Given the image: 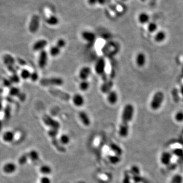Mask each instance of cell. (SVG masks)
<instances>
[{
    "label": "cell",
    "mask_w": 183,
    "mask_h": 183,
    "mask_svg": "<svg viewBox=\"0 0 183 183\" xmlns=\"http://www.w3.org/2000/svg\"><path fill=\"white\" fill-rule=\"evenodd\" d=\"M134 108L131 104L125 106L122 114L121 124L120 125L119 133L120 136L125 138L128 135L129 127V124L132 121L134 116Z\"/></svg>",
    "instance_id": "1"
},
{
    "label": "cell",
    "mask_w": 183,
    "mask_h": 183,
    "mask_svg": "<svg viewBox=\"0 0 183 183\" xmlns=\"http://www.w3.org/2000/svg\"><path fill=\"white\" fill-rule=\"evenodd\" d=\"M164 94L162 91H158L154 94L151 101L150 107L153 110L159 109L164 100Z\"/></svg>",
    "instance_id": "2"
},
{
    "label": "cell",
    "mask_w": 183,
    "mask_h": 183,
    "mask_svg": "<svg viewBox=\"0 0 183 183\" xmlns=\"http://www.w3.org/2000/svg\"><path fill=\"white\" fill-rule=\"evenodd\" d=\"M40 83L43 86H60L63 85L64 80L60 77L45 78L41 80Z\"/></svg>",
    "instance_id": "3"
},
{
    "label": "cell",
    "mask_w": 183,
    "mask_h": 183,
    "mask_svg": "<svg viewBox=\"0 0 183 183\" xmlns=\"http://www.w3.org/2000/svg\"><path fill=\"white\" fill-rule=\"evenodd\" d=\"M40 26V17L37 15H34L29 26V29L32 33H35L37 32Z\"/></svg>",
    "instance_id": "4"
},
{
    "label": "cell",
    "mask_w": 183,
    "mask_h": 183,
    "mask_svg": "<svg viewBox=\"0 0 183 183\" xmlns=\"http://www.w3.org/2000/svg\"><path fill=\"white\" fill-rule=\"evenodd\" d=\"M49 92L52 95L55 97H58L59 98L64 100V101H68L71 99V96L69 94L59 90L56 89H51L49 90Z\"/></svg>",
    "instance_id": "5"
},
{
    "label": "cell",
    "mask_w": 183,
    "mask_h": 183,
    "mask_svg": "<svg viewBox=\"0 0 183 183\" xmlns=\"http://www.w3.org/2000/svg\"><path fill=\"white\" fill-rule=\"evenodd\" d=\"M43 122L46 126L50 128L59 130L60 128V124L48 115H45L43 117Z\"/></svg>",
    "instance_id": "6"
},
{
    "label": "cell",
    "mask_w": 183,
    "mask_h": 183,
    "mask_svg": "<svg viewBox=\"0 0 183 183\" xmlns=\"http://www.w3.org/2000/svg\"><path fill=\"white\" fill-rule=\"evenodd\" d=\"M106 61L103 58H101L96 64L95 71L98 75L101 76L106 73Z\"/></svg>",
    "instance_id": "7"
},
{
    "label": "cell",
    "mask_w": 183,
    "mask_h": 183,
    "mask_svg": "<svg viewBox=\"0 0 183 183\" xmlns=\"http://www.w3.org/2000/svg\"><path fill=\"white\" fill-rule=\"evenodd\" d=\"M172 158L173 155L171 153L168 151H164L161 153L160 157L161 163L165 166L168 165L171 163Z\"/></svg>",
    "instance_id": "8"
},
{
    "label": "cell",
    "mask_w": 183,
    "mask_h": 183,
    "mask_svg": "<svg viewBox=\"0 0 183 183\" xmlns=\"http://www.w3.org/2000/svg\"><path fill=\"white\" fill-rule=\"evenodd\" d=\"M48 61L47 53L45 50H43L40 52L38 59V65L40 68H44L46 66Z\"/></svg>",
    "instance_id": "9"
},
{
    "label": "cell",
    "mask_w": 183,
    "mask_h": 183,
    "mask_svg": "<svg viewBox=\"0 0 183 183\" xmlns=\"http://www.w3.org/2000/svg\"><path fill=\"white\" fill-rule=\"evenodd\" d=\"M114 86V82L111 80H107L104 81V83L101 86V91L103 93L108 94L111 91Z\"/></svg>",
    "instance_id": "10"
},
{
    "label": "cell",
    "mask_w": 183,
    "mask_h": 183,
    "mask_svg": "<svg viewBox=\"0 0 183 183\" xmlns=\"http://www.w3.org/2000/svg\"><path fill=\"white\" fill-rule=\"evenodd\" d=\"M91 73V69L89 67H83L82 68L80 73L79 76L82 80H86L90 76Z\"/></svg>",
    "instance_id": "11"
},
{
    "label": "cell",
    "mask_w": 183,
    "mask_h": 183,
    "mask_svg": "<svg viewBox=\"0 0 183 183\" xmlns=\"http://www.w3.org/2000/svg\"><path fill=\"white\" fill-rule=\"evenodd\" d=\"M17 167L15 164L12 162L7 163L4 165L3 170L7 174H12L15 172Z\"/></svg>",
    "instance_id": "12"
},
{
    "label": "cell",
    "mask_w": 183,
    "mask_h": 183,
    "mask_svg": "<svg viewBox=\"0 0 183 183\" xmlns=\"http://www.w3.org/2000/svg\"><path fill=\"white\" fill-rule=\"evenodd\" d=\"M81 36L84 40L90 43L94 42L96 39V35L92 32L85 31L81 33Z\"/></svg>",
    "instance_id": "13"
},
{
    "label": "cell",
    "mask_w": 183,
    "mask_h": 183,
    "mask_svg": "<svg viewBox=\"0 0 183 183\" xmlns=\"http://www.w3.org/2000/svg\"><path fill=\"white\" fill-rule=\"evenodd\" d=\"M47 45V42L44 39H41L36 42L33 46V50L35 51H42Z\"/></svg>",
    "instance_id": "14"
},
{
    "label": "cell",
    "mask_w": 183,
    "mask_h": 183,
    "mask_svg": "<svg viewBox=\"0 0 183 183\" xmlns=\"http://www.w3.org/2000/svg\"><path fill=\"white\" fill-rule=\"evenodd\" d=\"M72 100L74 104L77 107H81L85 103L84 98L79 94H75L73 97Z\"/></svg>",
    "instance_id": "15"
},
{
    "label": "cell",
    "mask_w": 183,
    "mask_h": 183,
    "mask_svg": "<svg viewBox=\"0 0 183 183\" xmlns=\"http://www.w3.org/2000/svg\"><path fill=\"white\" fill-rule=\"evenodd\" d=\"M79 117L82 123L84 125L89 126L91 124V120L90 117L86 112L83 111H81L79 113Z\"/></svg>",
    "instance_id": "16"
},
{
    "label": "cell",
    "mask_w": 183,
    "mask_h": 183,
    "mask_svg": "<svg viewBox=\"0 0 183 183\" xmlns=\"http://www.w3.org/2000/svg\"><path fill=\"white\" fill-rule=\"evenodd\" d=\"M137 65L139 67H142L145 66L146 63V57L143 52H139L137 54L136 58Z\"/></svg>",
    "instance_id": "17"
},
{
    "label": "cell",
    "mask_w": 183,
    "mask_h": 183,
    "mask_svg": "<svg viewBox=\"0 0 183 183\" xmlns=\"http://www.w3.org/2000/svg\"><path fill=\"white\" fill-rule=\"evenodd\" d=\"M107 100L111 104H115L118 100V96L117 93L114 91H111L107 94Z\"/></svg>",
    "instance_id": "18"
},
{
    "label": "cell",
    "mask_w": 183,
    "mask_h": 183,
    "mask_svg": "<svg viewBox=\"0 0 183 183\" xmlns=\"http://www.w3.org/2000/svg\"><path fill=\"white\" fill-rule=\"evenodd\" d=\"M3 61L4 64L7 66L14 65L15 62V60L12 55L9 54H6L3 57Z\"/></svg>",
    "instance_id": "19"
},
{
    "label": "cell",
    "mask_w": 183,
    "mask_h": 183,
    "mask_svg": "<svg viewBox=\"0 0 183 183\" xmlns=\"http://www.w3.org/2000/svg\"><path fill=\"white\" fill-rule=\"evenodd\" d=\"M109 148L114 153V155L121 156L123 154L122 149L116 143L112 142L109 145Z\"/></svg>",
    "instance_id": "20"
},
{
    "label": "cell",
    "mask_w": 183,
    "mask_h": 183,
    "mask_svg": "<svg viewBox=\"0 0 183 183\" xmlns=\"http://www.w3.org/2000/svg\"><path fill=\"white\" fill-rule=\"evenodd\" d=\"M15 135L13 132L8 131L4 133L3 139L6 142H11L14 140Z\"/></svg>",
    "instance_id": "21"
},
{
    "label": "cell",
    "mask_w": 183,
    "mask_h": 183,
    "mask_svg": "<svg viewBox=\"0 0 183 183\" xmlns=\"http://www.w3.org/2000/svg\"><path fill=\"white\" fill-rule=\"evenodd\" d=\"M166 34L164 31H160L158 32L155 36V40L157 42H162L166 39Z\"/></svg>",
    "instance_id": "22"
},
{
    "label": "cell",
    "mask_w": 183,
    "mask_h": 183,
    "mask_svg": "<svg viewBox=\"0 0 183 183\" xmlns=\"http://www.w3.org/2000/svg\"><path fill=\"white\" fill-rule=\"evenodd\" d=\"M52 143L55 145V147L56 148V149H57L59 152H62V153L66 152L65 148L64 147V145H63L60 143L59 140H58L57 138L52 139Z\"/></svg>",
    "instance_id": "23"
},
{
    "label": "cell",
    "mask_w": 183,
    "mask_h": 183,
    "mask_svg": "<svg viewBox=\"0 0 183 183\" xmlns=\"http://www.w3.org/2000/svg\"><path fill=\"white\" fill-rule=\"evenodd\" d=\"M149 20H150V16L147 13L142 12L139 15L138 21L141 24H145L149 23Z\"/></svg>",
    "instance_id": "24"
},
{
    "label": "cell",
    "mask_w": 183,
    "mask_h": 183,
    "mask_svg": "<svg viewBox=\"0 0 183 183\" xmlns=\"http://www.w3.org/2000/svg\"><path fill=\"white\" fill-rule=\"evenodd\" d=\"M46 21L50 26H55L58 24L59 18L55 15H50L46 19Z\"/></svg>",
    "instance_id": "25"
},
{
    "label": "cell",
    "mask_w": 183,
    "mask_h": 183,
    "mask_svg": "<svg viewBox=\"0 0 183 183\" xmlns=\"http://www.w3.org/2000/svg\"><path fill=\"white\" fill-rule=\"evenodd\" d=\"M29 159L33 161H37L39 159V154L37 151L32 150L28 154Z\"/></svg>",
    "instance_id": "26"
},
{
    "label": "cell",
    "mask_w": 183,
    "mask_h": 183,
    "mask_svg": "<svg viewBox=\"0 0 183 183\" xmlns=\"http://www.w3.org/2000/svg\"><path fill=\"white\" fill-rule=\"evenodd\" d=\"M40 171L43 175H49L52 173V169L48 165H43L40 167Z\"/></svg>",
    "instance_id": "27"
},
{
    "label": "cell",
    "mask_w": 183,
    "mask_h": 183,
    "mask_svg": "<svg viewBox=\"0 0 183 183\" xmlns=\"http://www.w3.org/2000/svg\"><path fill=\"white\" fill-rule=\"evenodd\" d=\"M108 159L109 162L112 164H117L121 161V156L116 155H110L108 157Z\"/></svg>",
    "instance_id": "28"
},
{
    "label": "cell",
    "mask_w": 183,
    "mask_h": 183,
    "mask_svg": "<svg viewBox=\"0 0 183 183\" xmlns=\"http://www.w3.org/2000/svg\"><path fill=\"white\" fill-rule=\"evenodd\" d=\"M62 49H61L60 47L58 45H55L54 46H52L50 48V54L52 57H56L60 54L61 50Z\"/></svg>",
    "instance_id": "29"
},
{
    "label": "cell",
    "mask_w": 183,
    "mask_h": 183,
    "mask_svg": "<svg viewBox=\"0 0 183 183\" xmlns=\"http://www.w3.org/2000/svg\"><path fill=\"white\" fill-rule=\"evenodd\" d=\"M70 140L69 136L67 134L62 135L59 138V141L63 145H67Z\"/></svg>",
    "instance_id": "30"
},
{
    "label": "cell",
    "mask_w": 183,
    "mask_h": 183,
    "mask_svg": "<svg viewBox=\"0 0 183 183\" xmlns=\"http://www.w3.org/2000/svg\"><path fill=\"white\" fill-rule=\"evenodd\" d=\"M130 173L132 176H140V171L139 168L137 165H133L130 169Z\"/></svg>",
    "instance_id": "31"
},
{
    "label": "cell",
    "mask_w": 183,
    "mask_h": 183,
    "mask_svg": "<svg viewBox=\"0 0 183 183\" xmlns=\"http://www.w3.org/2000/svg\"><path fill=\"white\" fill-rule=\"evenodd\" d=\"M90 87V83L87 80H82L80 84V89L83 91H86Z\"/></svg>",
    "instance_id": "32"
},
{
    "label": "cell",
    "mask_w": 183,
    "mask_h": 183,
    "mask_svg": "<svg viewBox=\"0 0 183 183\" xmlns=\"http://www.w3.org/2000/svg\"><path fill=\"white\" fill-rule=\"evenodd\" d=\"M175 120L178 123H183V111H179L176 112L175 115Z\"/></svg>",
    "instance_id": "33"
},
{
    "label": "cell",
    "mask_w": 183,
    "mask_h": 183,
    "mask_svg": "<svg viewBox=\"0 0 183 183\" xmlns=\"http://www.w3.org/2000/svg\"><path fill=\"white\" fill-rule=\"evenodd\" d=\"M20 93L21 91L17 87H11L9 90V94L12 96H18Z\"/></svg>",
    "instance_id": "34"
},
{
    "label": "cell",
    "mask_w": 183,
    "mask_h": 183,
    "mask_svg": "<svg viewBox=\"0 0 183 183\" xmlns=\"http://www.w3.org/2000/svg\"><path fill=\"white\" fill-rule=\"evenodd\" d=\"M58 133H59V130L52 128H50V129L48 131V134L52 139L57 138Z\"/></svg>",
    "instance_id": "35"
},
{
    "label": "cell",
    "mask_w": 183,
    "mask_h": 183,
    "mask_svg": "<svg viewBox=\"0 0 183 183\" xmlns=\"http://www.w3.org/2000/svg\"><path fill=\"white\" fill-rule=\"evenodd\" d=\"M31 73L27 69H23L21 71V76L24 80H27L28 78H30Z\"/></svg>",
    "instance_id": "36"
},
{
    "label": "cell",
    "mask_w": 183,
    "mask_h": 183,
    "mask_svg": "<svg viewBox=\"0 0 183 183\" xmlns=\"http://www.w3.org/2000/svg\"><path fill=\"white\" fill-rule=\"evenodd\" d=\"M9 80L12 83H18L20 81V77L16 73H14L9 77Z\"/></svg>",
    "instance_id": "37"
},
{
    "label": "cell",
    "mask_w": 183,
    "mask_h": 183,
    "mask_svg": "<svg viewBox=\"0 0 183 183\" xmlns=\"http://www.w3.org/2000/svg\"><path fill=\"white\" fill-rule=\"evenodd\" d=\"M148 30L150 32L153 33V32L156 31V30L157 29V25L155 23L151 22L148 24Z\"/></svg>",
    "instance_id": "38"
},
{
    "label": "cell",
    "mask_w": 183,
    "mask_h": 183,
    "mask_svg": "<svg viewBox=\"0 0 183 183\" xmlns=\"http://www.w3.org/2000/svg\"><path fill=\"white\" fill-rule=\"evenodd\" d=\"M183 179L180 175H176L173 176L170 183H183Z\"/></svg>",
    "instance_id": "39"
},
{
    "label": "cell",
    "mask_w": 183,
    "mask_h": 183,
    "mask_svg": "<svg viewBox=\"0 0 183 183\" xmlns=\"http://www.w3.org/2000/svg\"><path fill=\"white\" fill-rule=\"evenodd\" d=\"M29 157L28 155H23L18 159V162L21 165H24L27 162Z\"/></svg>",
    "instance_id": "40"
},
{
    "label": "cell",
    "mask_w": 183,
    "mask_h": 183,
    "mask_svg": "<svg viewBox=\"0 0 183 183\" xmlns=\"http://www.w3.org/2000/svg\"><path fill=\"white\" fill-rule=\"evenodd\" d=\"M131 182V176L129 173L126 172L125 173L124 176L123 178V183H130Z\"/></svg>",
    "instance_id": "41"
},
{
    "label": "cell",
    "mask_w": 183,
    "mask_h": 183,
    "mask_svg": "<svg viewBox=\"0 0 183 183\" xmlns=\"http://www.w3.org/2000/svg\"><path fill=\"white\" fill-rule=\"evenodd\" d=\"M39 76H38V73L36 72H34L31 73L30 77V78L31 80L33 81H36L38 80Z\"/></svg>",
    "instance_id": "42"
},
{
    "label": "cell",
    "mask_w": 183,
    "mask_h": 183,
    "mask_svg": "<svg viewBox=\"0 0 183 183\" xmlns=\"http://www.w3.org/2000/svg\"><path fill=\"white\" fill-rule=\"evenodd\" d=\"M51 180L48 176H43L40 180V183H51Z\"/></svg>",
    "instance_id": "43"
},
{
    "label": "cell",
    "mask_w": 183,
    "mask_h": 183,
    "mask_svg": "<svg viewBox=\"0 0 183 183\" xmlns=\"http://www.w3.org/2000/svg\"><path fill=\"white\" fill-rule=\"evenodd\" d=\"M7 68L9 71H10L11 72H12L13 74L14 73H16L17 70L16 68L14 67V65H12V66H7Z\"/></svg>",
    "instance_id": "44"
},
{
    "label": "cell",
    "mask_w": 183,
    "mask_h": 183,
    "mask_svg": "<svg viewBox=\"0 0 183 183\" xmlns=\"http://www.w3.org/2000/svg\"><path fill=\"white\" fill-rule=\"evenodd\" d=\"M12 83L9 80H3V85L4 86L8 88H10L12 85Z\"/></svg>",
    "instance_id": "45"
},
{
    "label": "cell",
    "mask_w": 183,
    "mask_h": 183,
    "mask_svg": "<svg viewBox=\"0 0 183 183\" xmlns=\"http://www.w3.org/2000/svg\"><path fill=\"white\" fill-rule=\"evenodd\" d=\"M10 108L9 106L6 107L5 108V116L7 119H8V117H9V116L10 115Z\"/></svg>",
    "instance_id": "46"
},
{
    "label": "cell",
    "mask_w": 183,
    "mask_h": 183,
    "mask_svg": "<svg viewBox=\"0 0 183 183\" xmlns=\"http://www.w3.org/2000/svg\"><path fill=\"white\" fill-rule=\"evenodd\" d=\"M17 97H18L19 100L23 101L26 99V95L24 93H21H21L19 94Z\"/></svg>",
    "instance_id": "47"
},
{
    "label": "cell",
    "mask_w": 183,
    "mask_h": 183,
    "mask_svg": "<svg viewBox=\"0 0 183 183\" xmlns=\"http://www.w3.org/2000/svg\"><path fill=\"white\" fill-rule=\"evenodd\" d=\"M88 2L89 4L91 6L95 5L97 4V0H88Z\"/></svg>",
    "instance_id": "48"
},
{
    "label": "cell",
    "mask_w": 183,
    "mask_h": 183,
    "mask_svg": "<svg viewBox=\"0 0 183 183\" xmlns=\"http://www.w3.org/2000/svg\"><path fill=\"white\" fill-rule=\"evenodd\" d=\"M97 4L100 5H104L106 3V0H97Z\"/></svg>",
    "instance_id": "49"
},
{
    "label": "cell",
    "mask_w": 183,
    "mask_h": 183,
    "mask_svg": "<svg viewBox=\"0 0 183 183\" xmlns=\"http://www.w3.org/2000/svg\"><path fill=\"white\" fill-rule=\"evenodd\" d=\"M180 92H181V93L182 95L183 96V86H182L181 87V89H180Z\"/></svg>",
    "instance_id": "50"
},
{
    "label": "cell",
    "mask_w": 183,
    "mask_h": 183,
    "mask_svg": "<svg viewBox=\"0 0 183 183\" xmlns=\"http://www.w3.org/2000/svg\"><path fill=\"white\" fill-rule=\"evenodd\" d=\"M2 127H3L2 122L1 121V120H0V131H1V130L2 129Z\"/></svg>",
    "instance_id": "51"
},
{
    "label": "cell",
    "mask_w": 183,
    "mask_h": 183,
    "mask_svg": "<svg viewBox=\"0 0 183 183\" xmlns=\"http://www.w3.org/2000/svg\"><path fill=\"white\" fill-rule=\"evenodd\" d=\"M2 104L1 103H0V111H2Z\"/></svg>",
    "instance_id": "52"
},
{
    "label": "cell",
    "mask_w": 183,
    "mask_h": 183,
    "mask_svg": "<svg viewBox=\"0 0 183 183\" xmlns=\"http://www.w3.org/2000/svg\"><path fill=\"white\" fill-rule=\"evenodd\" d=\"M123 1H127V0H123Z\"/></svg>",
    "instance_id": "53"
},
{
    "label": "cell",
    "mask_w": 183,
    "mask_h": 183,
    "mask_svg": "<svg viewBox=\"0 0 183 183\" xmlns=\"http://www.w3.org/2000/svg\"><path fill=\"white\" fill-rule=\"evenodd\" d=\"M142 1H145V0H142Z\"/></svg>",
    "instance_id": "54"
}]
</instances>
